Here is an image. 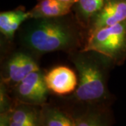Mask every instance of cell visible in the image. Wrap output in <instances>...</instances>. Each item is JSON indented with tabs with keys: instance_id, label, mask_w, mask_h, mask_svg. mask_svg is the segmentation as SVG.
<instances>
[{
	"instance_id": "cell-10",
	"label": "cell",
	"mask_w": 126,
	"mask_h": 126,
	"mask_svg": "<svg viewBox=\"0 0 126 126\" xmlns=\"http://www.w3.org/2000/svg\"><path fill=\"white\" fill-rule=\"evenodd\" d=\"M31 18L30 11H26L23 6H19L14 10L1 12L0 32L8 41H12L20 27L28 19Z\"/></svg>"
},
{
	"instance_id": "cell-3",
	"label": "cell",
	"mask_w": 126,
	"mask_h": 126,
	"mask_svg": "<svg viewBox=\"0 0 126 126\" xmlns=\"http://www.w3.org/2000/svg\"><path fill=\"white\" fill-rule=\"evenodd\" d=\"M83 50H95L109 58L116 66L123 65L126 61V20L92 33Z\"/></svg>"
},
{
	"instance_id": "cell-7",
	"label": "cell",
	"mask_w": 126,
	"mask_h": 126,
	"mask_svg": "<svg viewBox=\"0 0 126 126\" xmlns=\"http://www.w3.org/2000/svg\"><path fill=\"white\" fill-rule=\"evenodd\" d=\"M126 20V0H104L99 9L90 18L88 34L102 27L111 26Z\"/></svg>"
},
{
	"instance_id": "cell-5",
	"label": "cell",
	"mask_w": 126,
	"mask_h": 126,
	"mask_svg": "<svg viewBox=\"0 0 126 126\" xmlns=\"http://www.w3.org/2000/svg\"><path fill=\"white\" fill-rule=\"evenodd\" d=\"M38 58L23 47L11 51L1 63V81L11 89L31 72L40 69Z\"/></svg>"
},
{
	"instance_id": "cell-9",
	"label": "cell",
	"mask_w": 126,
	"mask_h": 126,
	"mask_svg": "<svg viewBox=\"0 0 126 126\" xmlns=\"http://www.w3.org/2000/svg\"><path fill=\"white\" fill-rule=\"evenodd\" d=\"M41 107L16 101L10 111L0 113V126H41Z\"/></svg>"
},
{
	"instance_id": "cell-15",
	"label": "cell",
	"mask_w": 126,
	"mask_h": 126,
	"mask_svg": "<svg viewBox=\"0 0 126 126\" xmlns=\"http://www.w3.org/2000/svg\"><path fill=\"white\" fill-rule=\"evenodd\" d=\"M63 1H67V2H70V3H73L74 4L77 2V0H61Z\"/></svg>"
},
{
	"instance_id": "cell-12",
	"label": "cell",
	"mask_w": 126,
	"mask_h": 126,
	"mask_svg": "<svg viewBox=\"0 0 126 126\" xmlns=\"http://www.w3.org/2000/svg\"><path fill=\"white\" fill-rule=\"evenodd\" d=\"M41 126H74L66 110L56 102H46L41 107Z\"/></svg>"
},
{
	"instance_id": "cell-11",
	"label": "cell",
	"mask_w": 126,
	"mask_h": 126,
	"mask_svg": "<svg viewBox=\"0 0 126 126\" xmlns=\"http://www.w3.org/2000/svg\"><path fill=\"white\" fill-rule=\"evenodd\" d=\"M73 6L61 0H38L30 13L31 18H55L72 13Z\"/></svg>"
},
{
	"instance_id": "cell-4",
	"label": "cell",
	"mask_w": 126,
	"mask_h": 126,
	"mask_svg": "<svg viewBox=\"0 0 126 126\" xmlns=\"http://www.w3.org/2000/svg\"><path fill=\"white\" fill-rule=\"evenodd\" d=\"M57 100L69 114L74 126H109L114 123L111 104L77 102L67 96L58 97Z\"/></svg>"
},
{
	"instance_id": "cell-13",
	"label": "cell",
	"mask_w": 126,
	"mask_h": 126,
	"mask_svg": "<svg viewBox=\"0 0 126 126\" xmlns=\"http://www.w3.org/2000/svg\"><path fill=\"white\" fill-rule=\"evenodd\" d=\"M104 0H77L72 8V12L78 20L88 30L90 18L103 4Z\"/></svg>"
},
{
	"instance_id": "cell-2",
	"label": "cell",
	"mask_w": 126,
	"mask_h": 126,
	"mask_svg": "<svg viewBox=\"0 0 126 126\" xmlns=\"http://www.w3.org/2000/svg\"><path fill=\"white\" fill-rule=\"evenodd\" d=\"M78 74V86L69 99L86 103L111 104L108 88L110 72L116 67L111 59L95 50H80L69 54Z\"/></svg>"
},
{
	"instance_id": "cell-8",
	"label": "cell",
	"mask_w": 126,
	"mask_h": 126,
	"mask_svg": "<svg viewBox=\"0 0 126 126\" xmlns=\"http://www.w3.org/2000/svg\"><path fill=\"white\" fill-rule=\"evenodd\" d=\"M45 81L51 94L57 97L70 95L78 86V77L72 69L60 65L45 72Z\"/></svg>"
},
{
	"instance_id": "cell-1",
	"label": "cell",
	"mask_w": 126,
	"mask_h": 126,
	"mask_svg": "<svg viewBox=\"0 0 126 126\" xmlns=\"http://www.w3.org/2000/svg\"><path fill=\"white\" fill-rule=\"evenodd\" d=\"M20 46L37 56L63 51L68 55L83 50L88 30L73 12L55 18H30L18 30Z\"/></svg>"
},
{
	"instance_id": "cell-14",
	"label": "cell",
	"mask_w": 126,
	"mask_h": 126,
	"mask_svg": "<svg viewBox=\"0 0 126 126\" xmlns=\"http://www.w3.org/2000/svg\"><path fill=\"white\" fill-rule=\"evenodd\" d=\"M16 100L11 94L9 87L1 81L0 85V113L8 112L14 107Z\"/></svg>"
},
{
	"instance_id": "cell-6",
	"label": "cell",
	"mask_w": 126,
	"mask_h": 126,
	"mask_svg": "<svg viewBox=\"0 0 126 126\" xmlns=\"http://www.w3.org/2000/svg\"><path fill=\"white\" fill-rule=\"evenodd\" d=\"M10 91L16 101L35 105L47 102L50 94L46 84L45 72L41 68L28 74Z\"/></svg>"
}]
</instances>
